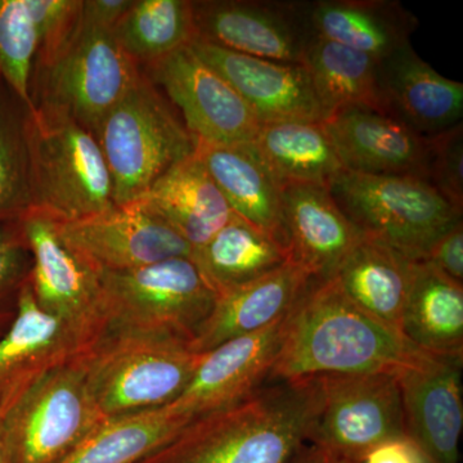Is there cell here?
I'll list each match as a JSON object with an SVG mask.
<instances>
[{"instance_id":"obj_22","label":"cell","mask_w":463,"mask_h":463,"mask_svg":"<svg viewBox=\"0 0 463 463\" xmlns=\"http://www.w3.org/2000/svg\"><path fill=\"white\" fill-rule=\"evenodd\" d=\"M315 282L312 274L288 261L255 281L219 295L214 309L188 347L203 354L225 341L263 330L288 315Z\"/></svg>"},{"instance_id":"obj_34","label":"cell","mask_w":463,"mask_h":463,"mask_svg":"<svg viewBox=\"0 0 463 463\" xmlns=\"http://www.w3.org/2000/svg\"><path fill=\"white\" fill-rule=\"evenodd\" d=\"M35 53V30L25 0H0V80L32 109Z\"/></svg>"},{"instance_id":"obj_11","label":"cell","mask_w":463,"mask_h":463,"mask_svg":"<svg viewBox=\"0 0 463 463\" xmlns=\"http://www.w3.org/2000/svg\"><path fill=\"white\" fill-rule=\"evenodd\" d=\"M306 0H194L196 41L223 50L303 65L315 38Z\"/></svg>"},{"instance_id":"obj_3","label":"cell","mask_w":463,"mask_h":463,"mask_svg":"<svg viewBox=\"0 0 463 463\" xmlns=\"http://www.w3.org/2000/svg\"><path fill=\"white\" fill-rule=\"evenodd\" d=\"M96 137L118 206L139 199L160 176L197 148L196 139L163 91L143 71L105 116Z\"/></svg>"},{"instance_id":"obj_37","label":"cell","mask_w":463,"mask_h":463,"mask_svg":"<svg viewBox=\"0 0 463 463\" xmlns=\"http://www.w3.org/2000/svg\"><path fill=\"white\" fill-rule=\"evenodd\" d=\"M429 178L432 187L463 214V125L429 136Z\"/></svg>"},{"instance_id":"obj_18","label":"cell","mask_w":463,"mask_h":463,"mask_svg":"<svg viewBox=\"0 0 463 463\" xmlns=\"http://www.w3.org/2000/svg\"><path fill=\"white\" fill-rule=\"evenodd\" d=\"M190 47L223 76L261 125L325 120L306 66L246 56L197 41Z\"/></svg>"},{"instance_id":"obj_35","label":"cell","mask_w":463,"mask_h":463,"mask_svg":"<svg viewBox=\"0 0 463 463\" xmlns=\"http://www.w3.org/2000/svg\"><path fill=\"white\" fill-rule=\"evenodd\" d=\"M25 3L36 36L33 72L53 63L74 41L80 29L83 0H25Z\"/></svg>"},{"instance_id":"obj_6","label":"cell","mask_w":463,"mask_h":463,"mask_svg":"<svg viewBox=\"0 0 463 463\" xmlns=\"http://www.w3.org/2000/svg\"><path fill=\"white\" fill-rule=\"evenodd\" d=\"M30 155L33 212L66 223L115 206L111 175L99 139L69 116L33 109Z\"/></svg>"},{"instance_id":"obj_41","label":"cell","mask_w":463,"mask_h":463,"mask_svg":"<svg viewBox=\"0 0 463 463\" xmlns=\"http://www.w3.org/2000/svg\"><path fill=\"white\" fill-rule=\"evenodd\" d=\"M291 463H325V456L322 455L321 450L307 443L301 448L300 452L295 456Z\"/></svg>"},{"instance_id":"obj_8","label":"cell","mask_w":463,"mask_h":463,"mask_svg":"<svg viewBox=\"0 0 463 463\" xmlns=\"http://www.w3.org/2000/svg\"><path fill=\"white\" fill-rule=\"evenodd\" d=\"M85 355L45 373L0 419L12 463H62L106 421L88 388Z\"/></svg>"},{"instance_id":"obj_43","label":"cell","mask_w":463,"mask_h":463,"mask_svg":"<svg viewBox=\"0 0 463 463\" xmlns=\"http://www.w3.org/2000/svg\"><path fill=\"white\" fill-rule=\"evenodd\" d=\"M325 463H356L352 461H347V459L337 458V457H326L325 456Z\"/></svg>"},{"instance_id":"obj_15","label":"cell","mask_w":463,"mask_h":463,"mask_svg":"<svg viewBox=\"0 0 463 463\" xmlns=\"http://www.w3.org/2000/svg\"><path fill=\"white\" fill-rule=\"evenodd\" d=\"M288 313L263 330L203 353L190 385L167 405L170 412L192 421L239 403L265 385L285 339Z\"/></svg>"},{"instance_id":"obj_2","label":"cell","mask_w":463,"mask_h":463,"mask_svg":"<svg viewBox=\"0 0 463 463\" xmlns=\"http://www.w3.org/2000/svg\"><path fill=\"white\" fill-rule=\"evenodd\" d=\"M428 353L359 309L334 279L316 281L288 313L268 383L328 374L398 373Z\"/></svg>"},{"instance_id":"obj_13","label":"cell","mask_w":463,"mask_h":463,"mask_svg":"<svg viewBox=\"0 0 463 463\" xmlns=\"http://www.w3.org/2000/svg\"><path fill=\"white\" fill-rule=\"evenodd\" d=\"M142 71L181 111L183 124L196 142L237 145L258 136L261 124L248 103L190 45Z\"/></svg>"},{"instance_id":"obj_33","label":"cell","mask_w":463,"mask_h":463,"mask_svg":"<svg viewBox=\"0 0 463 463\" xmlns=\"http://www.w3.org/2000/svg\"><path fill=\"white\" fill-rule=\"evenodd\" d=\"M29 108L0 80V224L33 210Z\"/></svg>"},{"instance_id":"obj_7","label":"cell","mask_w":463,"mask_h":463,"mask_svg":"<svg viewBox=\"0 0 463 463\" xmlns=\"http://www.w3.org/2000/svg\"><path fill=\"white\" fill-rule=\"evenodd\" d=\"M332 197L359 233L425 260L435 241L457 222V212L430 183L403 175L340 173Z\"/></svg>"},{"instance_id":"obj_23","label":"cell","mask_w":463,"mask_h":463,"mask_svg":"<svg viewBox=\"0 0 463 463\" xmlns=\"http://www.w3.org/2000/svg\"><path fill=\"white\" fill-rule=\"evenodd\" d=\"M196 154L233 214L273 237L288 250L282 218V187L254 143L197 142Z\"/></svg>"},{"instance_id":"obj_17","label":"cell","mask_w":463,"mask_h":463,"mask_svg":"<svg viewBox=\"0 0 463 463\" xmlns=\"http://www.w3.org/2000/svg\"><path fill=\"white\" fill-rule=\"evenodd\" d=\"M346 172L429 178L430 145L403 121L370 108H346L323 120Z\"/></svg>"},{"instance_id":"obj_26","label":"cell","mask_w":463,"mask_h":463,"mask_svg":"<svg viewBox=\"0 0 463 463\" xmlns=\"http://www.w3.org/2000/svg\"><path fill=\"white\" fill-rule=\"evenodd\" d=\"M310 23L317 36L383 61L411 44L419 18L398 0H315Z\"/></svg>"},{"instance_id":"obj_40","label":"cell","mask_w":463,"mask_h":463,"mask_svg":"<svg viewBox=\"0 0 463 463\" xmlns=\"http://www.w3.org/2000/svg\"><path fill=\"white\" fill-rule=\"evenodd\" d=\"M362 463H425L417 447L407 437L392 439L368 453Z\"/></svg>"},{"instance_id":"obj_12","label":"cell","mask_w":463,"mask_h":463,"mask_svg":"<svg viewBox=\"0 0 463 463\" xmlns=\"http://www.w3.org/2000/svg\"><path fill=\"white\" fill-rule=\"evenodd\" d=\"M18 224L32 252L30 285L36 303L96 346L108 332L99 274L67 248L50 216L32 212Z\"/></svg>"},{"instance_id":"obj_25","label":"cell","mask_w":463,"mask_h":463,"mask_svg":"<svg viewBox=\"0 0 463 463\" xmlns=\"http://www.w3.org/2000/svg\"><path fill=\"white\" fill-rule=\"evenodd\" d=\"M414 261L392 246L361 234L332 279L359 309L402 334Z\"/></svg>"},{"instance_id":"obj_28","label":"cell","mask_w":463,"mask_h":463,"mask_svg":"<svg viewBox=\"0 0 463 463\" xmlns=\"http://www.w3.org/2000/svg\"><path fill=\"white\" fill-rule=\"evenodd\" d=\"M191 259L218 297L289 261L281 243L236 214L206 243L192 250Z\"/></svg>"},{"instance_id":"obj_24","label":"cell","mask_w":463,"mask_h":463,"mask_svg":"<svg viewBox=\"0 0 463 463\" xmlns=\"http://www.w3.org/2000/svg\"><path fill=\"white\" fill-rule=\"evenodd\" d=\"M133 203L169 225L192 250L206 243L233 215L196 152L167 170Z\"/></svg>"},{"instance_id":"obj_19","label":"cell","mask_w":463,"mask_h":463,"mask_svg":"<svg viewBox=\"0 0 463 463\" xmlns=\"http://www.w3.org/2000/svg\"><path fill=\"white\" fill-rule=\"evenodd\" d=\"M93 347L38 306L27 279L16 316L0 335V419L45 373Z\"/></svg>"},{"instance_id":"obj_39","label":"cell","mask_w":463,"mask_h":463,"mask_svg":"<svg viewBox=\"0 0 463 463\" xmlns=\"http://www.w3.org/2000/svg\"><path fill=\"white\" fill-rule=\"evenodd\" d=\"M133 0H83L81 21L88 26L114 30Z\"/></svg>"},{"instance_id":"obj_30","label":"cell","mask_w":463,"mask_h":463,"mask_svg":"<svg viewBox=\"0 0 463 463\" xmlns=\"http://www.w3.org/2000/svg\"><path fill=\"white\" fill-rule=\"evenodd\" d=\"M252 143L281 187L295 183L330 187L344 172L323 121L263 124Z\"/></svg>"},{"instance_id":"obj_16","label":"cell","mask_w":463,"mask_h":463,"mask_svg":"<svg viewBox=\"0 0 463 463\" xmlns=\"http://www.w3.org/2000/svg\"><path fill=\"white\" fill-rule=\"evenodd\" d=\"M463 356L426 355L397 373L405 437L425 463H459Z\"/></svg>"},{"instance_id":"obj_31","label":"cell","mask_w":463,"mask_h":463,"mask_svg":"<svg viewBox=\"0 0 463 463\" xmlns=\"http://www.w3.org/2000/svg\"><path fill=\"white\" fill-rule=\"evenodd\" d=\"M112 33L143 69L196 41L194 0H133Z\"/></svg>"},{"instance_id":"obj_42","label":"cell","mask_w":463,"mask_h":463,"mask_svg":"<svg viewBox=\"0 0 463 463\" xmlns=\"http://www.w3.org/2000/svg\"><path fill=\"white\" fill-rule=\"evenodd\" d=\"M0 463H12L7 441H5V430H3L2 420H0Z\"/></svg>"},{"instance_id":"obj_38","label":"cell","mask_w":463,"mask_h":463,"mask_svg":"<svg viewBox=\"0 0 463 463\" xmlns=\"http://www.w3.org/2000/svg\"><path fill=\"white\" fill-rule=\"evenodd\" d=\"M425 261L453 281L463 283V221L457 222L435 241Z\"/></svg>"},{"instance_id":"obj_29","label":"cell","mask_w":463,"mask_h":463,"mask_svg":"<svg viewBox=\"0 0 463 463\" xmlns=\"http://www.w3.org/2000/svg\"><path fill=\"white\" fill-rule=\"evenodd\" d=\"M303 65L321 106L325 120L346 108L383 109L379 61L339 43L315 36Z\"/></svg>"},{"instance_id":"obj_9","label":"cell","mask_w":463,"mask_h":463,"mask_svg":"<svg viewBox=\"0 0 463 463\" xmlns=\"http://www.w3.org/2000/svg\"><path fill=\"white\" fill-rule=\"evenodd\" d=\"M142 75V69L116 42L112 30L80 29L61 56L33 71V109H51L97 136L100 123Z\"/></svg>"},{"instance_id":"obj_32","label":"cell","mask_w":463,"mask_h":463,"mask_svg":"<svg viewBox=\"0 0 463 463\" xmlns=\"http://www.w3.org/2000/svg\"><path fill=\"white\" fill-rule=\"evenodd\" d=\"M188 422L170 412L167 405L106 420L62 463H139Z\"/></svg>"},{"instance_id":"obj_21","label":"cell","mask_w":463,"mask_h":463,"mask_svg":"<svg viewBox=\"0 0 463 463\" xmlns=\"http://www.w3.org/2000/svg\"><path fill=\"white\" fill-rule=\"evenodd\" d=\"M383 109L422 136L462 123L463 84L439 74L408 44L379 61Z\"/></svg>"},{"instance_id":"obj_1","label":"cell","mask_w":463,"mask_h":463,"mask_svg":"<svg viewBox=\"0 0 463 463\" xmlns=\"http://www.w3.org/2000/svg\"><path fill=\"white\" fill-rule=\"evenodd\" d=\"M322 405L319 377L277 381L192 420L139 463H291Z\"/></svg>"},{"instance_id":"obj_4","label":"cell","mask_w":463,"mask_h":463,"mask_svg":"<svg viewBox=\"0 0 463 463\" xmlns=\"http://www.w3.org/2000/svg\"><path fill=\"white\" fill-rule=\"evenodd\" d=\"M201 356L183 341L108 334L85 355V376L103 419H116L174 403Z\"/></svg>"},{"instance_id":"obj_20","label":"cell","mask_w":463,"mask_h":463,"mask_svg":"<svg viewBox=\"0 0 463 463\" xmlns=\"http://www.w3.org/2000/svg\"><path fill=\"white\" fill-rule=\"evenodd\" d=\"M282 218L289 261L304 268L316 281L332 279L361 237L328 185H283Z\"/></svg>"},{"instance_id":"obj_10","label":"cell","mask_w":463,"mask_h":463,"mask_svg":"<svg viewBox=\"0 0 463 463\" xmlns=\"http://www.w3.org/2000/svg\"><path fill=\"white\" fill-rule=\"evenodd\" d=\"M322 405L307 443L326 457L362 463L374 448L405 437L397 373L319 377Z\"/></svg>"},{"instance_id":"obj_5","label":"cell","mask_w":463,"mask_h":463,"mask_svg":"<svg viewBox=\"0 0 463 463\" xmlns=\"http://www.w3.org/2000/svg\"><path fill=\"white\" fill-rule=\"evenodd\" d=\"M99 276L106 335H146L190 344L218 298L188 257Z\"/></svg>"},{"instance_id":"obj_14","label":"cell","mask_w":463,"mask_h":463,"mask_svg":"<svg viewBox=\"0 0 463 463\" xmlns=\"http://www.w3.org/2000/svg\"><path fill=\"white\" fill-rule=\"evenodd\" d=\"M56 225L67 248L97 274L127 272L192 255L190 243L136 203Z\"/></svg>"},{"instance_id":"obj_36","label":"cell","mask_w":463,"mask_h":463,"mask_svg":"<svg viewBox=\"0 0 463 463\" xmlns=\"http://www.w3.org/2000/svg\"><path fill=\"white\" fill-rule=\"evenodd\" d=\"M32 267V252L18 222L0 224V335L16 316L18 297Z\"/></svg>"},{"instance_id":"obj_27","label":"cell","mask_w":463,"mask_h":463,"mask_svg":"<svg viewBox=\"0 0 463 463\" xmlns=\"http://www.w3.org/2000/svg\"><path fill=\"white\" fill-rule=\"evenodd\" d=\"M402 335L431 355L463 356V283L414 261Z\"/></svg>"}]
</instances>
